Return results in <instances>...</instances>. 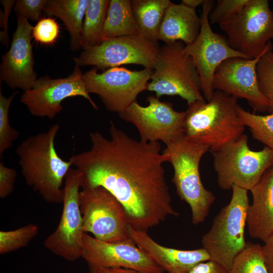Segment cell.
I'll return each mask as SVG.
<instances>
[{"mask_svg": "<svg viewBox=\"0 0 273 273\" xmlns=\"http://www.w3.org/2000/svg\"><path fill=\"white\" fill-rule=\"evenodd\" d=\"M110 138L89 133L90 148L69 160L81 175V188L102 187L120 202L129 225L147 232L169 216L173 208L158 142L136 141L110 121Z\"/></svg>", "mask_w": 273, "mask_h": 273, "instance_id": "6da1fadb", "label": "cell"}, {"mask_svg": "<svg viewBox=\"0 0 273 273\" xmlns=\"http://www.w3.org/2000/svg\"><path fill=\"white\" fill-rule=\"evenodd\" d=\"M60 125L27 138L17 147L16 154L26 184L47 202H63V181L73 166L58 154L55 140Z\"/></svg>", "mask_w": 273, "mask_h": 273, "instance_id": "7a4b0ae2", "label": "cell"}, {"mask_svg": "<svg viewBox=\"0 0 273 273\" xmlns=\"http://www.w3.org/2000/svg\"><path fill=\"white\" fill-rule=\"evenodd\" d=\"M162 154L171 163L174 175L172 181L177 195L186 202L192 212V222L197 225L205 220L215 197L204 187L199 164L210 147L183 134L167 144Z\"/></svg>", "mask_w": 273, "mask_h": 273, "instance_id": "3957f363", "label": "cell"}, {"mask_svg": "<svg viewBox=\"0 0 273 273\" xmlns=\"http://www.w3.org/2000/svg\"><path fill=\"white\" fill-rule=\"evenodd\" d=\"M184 122V134L210 148L223 145L244 134L239 120L238 99L215 90L209 101L188 104Z\"/></svg>", "mask_w": 273, "mask_h": 273, "instance_id": "277c9868", "label": "cell"}, {"mask_svg": "<svg viewBox=\"0 0 273 273\" xmlns=\"http://www.w3.org/2000/svg\"><path fill=\"white\" fill-rule=\"evenodd\" d=\"M230 202L213 219L202 244L210 260L228 271L236 256L245 248L244 231L249 207L248 191L234 186Z\"/></svg>", "mask_w": 273, "mask_h": 273, "instance_id": "5b68a950", "label": "cell"}, {"mask_svg": "<svg viewBox=\"0 0 273 273\" xmlns=\"http://www.w3.org/2000/svg\"><path fill=\"white\" fill-rule=\"evenodd\" d=\"M217 181L222 190L236 186L250 191L265 171L273 165V152L265 146L253 151L248 146V138L243 134L237 139L210 148Z\"/></svg>", "mask_w": 273, "mask_h": 273, "instance_id": "8992f818", "label": "cell"}, {"mask_svg": "<svg viewBox=\"0 0 273 273\" xmlns=\"http://www.w3.org/2000/svg\"><path fill=\"white\" fill-rule=\"evenodd\" d=\"M180 41L160 47L147 89L156 97L178 96L188 105L206 101L198 72L192 58L184 52Z\"/></svg>", "mask_w": 273, "mask_h": 273, "instance_id": "52a82bcc", "label": "cell"}, {"mask_svg": "<svg viewBox=\"0 0 273 273\" xmlns=\"http://www.w3.org/2000/svg\"><path fill=\"white\" fill-rule=\"evenodd\" d=\"M230 47L253 59L272 45L273 12L268 0H249L238 14L219 24Z\"/></svg>", "mask_w": 273, "mask_h": 273, "instance_id": "ba28073f", "label": "cell"}, {"mask_svg": "<svg viewBox=\"0 0 273 273\" xmlns=\"http://www.w3.org/2000/svg\"><path fill=\"white\" fill-rule=\"evenodd\" d=\"M83 231L108 243L131 240L129 224L122 205L102 187L84 188L79 192Z\"/></svg>", "mask_w": 273, "mask_h": 273, "instance_id": "9c48e42d", "label": "cell"}, {"mask_svg": "<svg viewBox=\"0 0 273 273\" xmlns=\"http://www.w3.org/2000/svg\"><path fill=\"white\" fill-rule=\"evenodd\" d=\"M152 73V69L130 70L121 67L98 73L94 68L83 74V79L89 94L98 95L107 110L119 115L147 89Z\"/></svg>", "mask_w": 273, "mask_h": 273, "instance_id": "30bf717a", "label": "cell"}, {"mask_svg": "<svg viewBox=\"0 0 273 273\" xmlns=\"http://www.w3.org/2000/svg\"><path fill=\"white\" fill-rule=\"evenodd\" d=\"M160 47L157 42L140 35L122 36L104 40L95 47L83 49L72 58L79 67L93 66L106 70L125 64H136L153 69Z\"/></svg>", "mask_w": 273, "mask_h": 273, "instance_id": "8fae6325", "label": "cell"}, {"mask_svg": "<svg viewBox=\"0 0 273 273\" xmlns=\"http://www.w3.org/2000/svg\"><path fill=\"white\" fill-rule=\"evenodd\" d=\"M214 1L205 0L200 15L201 29L196 39L185 46V53L190 56L199 75L201 90L207 102L212 98L214 89L213 77L217 67L225 60L234 57L248 59L232 48L227 38L213 31L209 15L214 7Z\"/></svg>", "mask_w": 273, "mask_h": 273, "instance_id": "7c38bea8", "label": "cell"}, {"mask_svg": "<svg viewBox=\"0 0 273 273\" xmlns=\"http://www.w3.org/2000/svg\"><path fill=\"white\" fill-rule=\"evenodd\" d=\"M63 209L56 230L44 241V248L69 261L81 257L84 234L79 195L81 175L76 169L67 173L63 187Z\"/></svg>", "mask_w": 273, "mask_h": 273, "instance_id": "4fadbf2b", "label": "cell"}, {"mask_svg": "<svg viewBox=\"0 0 273 273\" xmlns=\"http://www.w3.org/2000/svg\"><path fill=\"white\" fill-rule=\"evenodd\" d=\"M147 101L149 103L147 106L135 101L119 114L121 118L136 127L141 141H161L166 145L184 134L186 111H177L173 104L162 102L154 96L148 97Z\"/></svg>", "mask_w": 273, "mask_h": 273, "instance_id": "5bb4252c", "label": "cell"}, {"mask_svg": "<svg viewBox=\"0 0 273 273\" xmlns=\"http://www.w3.org/2000/svg\"><path fill=\"white\" fill-rule=\"evenodd\" d=\"M82 97L95 109L98 106L88 93L79 67L65 78H51L49 76L37 79L32 88L23 92L20 102L34 117L54 119L63 110L62 102L68 98Z\"/></svg>", "mask_w": 273, "mask_h": 273, "instance_id": "9a60e30c", "label": "cell"}, {"mask_svg": "<svg viewBox=\"0 0 273 273\" xmlns=\"http://www.w3.org/2000/svg\"><path fill=\"white\" fill-rule=\"evenodd\" d=\"M81 257L92 268L122 267L142 273L164 271L131 239L125 242L108 243L84 233Z\"/></svg>", "mask_w": 273, "mask_h": 273, "instance_id": "2e32d148", "label": "cell"}, {"mask_svg": "<svg viewBox=\"0 0 273 273\" xmlns=\"http://www.w3.org/2000/svg\"><path fill=\"white\" fill-rule=\"evenodd\" d=\"M261 56L253 59L234 57L223 61L214 75V90L246 100L253 113L268 112L269 104L260 91L256 72Z\"/></svg>", "mask_w": 273, "mask_h": 273, "instance_id": "e0dca14e", "label": "cell"}, {"mask_svg": "<svg viewBox=\"0 0 273 273\" xmlns=\"http://www.w3.org/2000/svg\"><path fill=\"white\" fill-rule=\"evenodd\" d=\"M17 17L10 48L2 57L0 79L10 88L25 92L32 88L37 79L31 43L33 26L27 19Z\"/></svg>", "mask_w": 273, "mask_h": 273, "instance_id": "ac0fdd59", "label": "cell"}, {"mask_svg": "<svg viewBox=\"0 0 273 273\" xmlns=\"http://www.w3.org/2000/svg\"><path fill=\"white\" fill-rule=\"evenodd\" d=\"M129 233L136 245L168 273H186L199 263L210 260L203 248L185 250L167 247L156 242L147 232L134 229L129 225Z\"/></svg>", "mask_w": 273, "mask_h": 273, "instance_id": "d6986e66", "label": "cell"}, {"mask_svg": "<svg viewBox=\"0 0 273 273\" xmlns=\"http://www.w3.org/2000/svg\"><path fill=\"white\" fill-rule=\"evenodd\" d=\"M250 191L252 202L248 210V233L265 242L273 235V165Z\"/></svg>", "mask_w": 273, "mask_h": 273, "instance_id": "ffe728a7", "label": "cell"}, {"mask_svg": "<svg viewBox=\"0 0 273 273\" xmlns=\"http://www.w3.org/2000/svg\"><path fill=\"white\" fill-rule=\"evenodd\" d=\"M201 25L200 17L195 9L171 2L160 28L159 40L165 44L180 41L185 46L189 45L199 35Z\"/></svg>", "mask_w": 273, "mask_h": 273, "instance_id": "44dd1931", "label": "cell"}, {"mask_svg": "<svg viewBox=\"0 0 273 273\" xmlns=\"http://www.w3.org/2000/svg\"><path fill=\"white\" fill-rule=\"evenodd\" d=\"M88 0H48L43 11L64 23L70 35V48L76 51L82 48L83 23Z\"/></svg>", "mask_w": 273, "mask_h": 273, "instance_id": "7402d4cb", "label": "cell"}, {"mask_svg": "<svg viewBox=\"0 0 273 273\" xmlns=\"http://www.w3.org/2000/svg\"><path fill=\"white\" fill-rule=\"evenodd\" d=\"M169 0H132L131 6L140 35L152 42L159 40V32Z\"/></svg>", "mask_w": 273, "mask_h": 273, "instance_id": "603a6c76", "label": "cell"}, {"mask_svg": "<svg viewBox=\"0 0 273 273\" xmlns=\"http://www.w3.org/2000/svg\"><path fill=\"white\" fill-rule=\"evenodd\" d=\"M140 35L130 0H110L102 32V42L122 36Z\"/></svg>", "mask_w": 273, "mask_h": 273, "instance_id": "cb8c5ba5", "label": "cell"}, {"mask_svg": "<svg viewBox=\"0 0 273 273\" xmlns=\"http://www.w3.org/2000/svg\"><path fill=\"white\" fill-rule=\"evenodd\" d=\"M109 0H88L81 34L82 49L95 47L102 42V32Z\"/></svg>", "mask_w": 273, "mask_h": 273, "instance_id": "d4e9b609", "label": "cell"}, {"mask_svg": "<svg viewBox=\"0 0 273 273\" xmlns=\"http://www.w3.org/2000/svg\"><path fill=\"white\" fill-rule=\"evenodd\" d=\"M237 110L240 121L249 129L252 137L273 152V114L251 113L239 105Z\"/></svg>", "mask_w": 273, "mask_h": 273, "instance_id": "484cf974", "label": "cell"}, {"mask_svg": "<svg viewBox=\"0 0 273 273\" xmlns=\"http://www.w3.org/2000/svg\"><path fill=\"white\" fill-rule=\"evenodd\" d=\"M228 273H269L262 246L248 242L235 258Z\"/></svg>", "mask_w": 273, "mask_h": 273, "instance_id": "4316f807", "label": "cell"}, {"mask_svg": "<svg viewBox=\"0 0 273 273\" xmlns=\"http://www.w3.org/2000/svg\"><path fill=\"white\" fill-rule=\"evenodd\" d=\"M39 226L30 223L11 231H0V254L4 255L27 247L37 236Z\"/></svg>", "mask_w": 273, "mask_h": 273, "instance_id": "83f0119b", "label": "cell"}, {"mask_svg": "<svg viewBox=\"0 0 273 273\" xmlns=\"http://www.w3.org/2000/svg\"><path fill=\"white\" fill-rule=\"evenodd\" d=\"M256 72L260 92L268 101L269 114H273V44L260 58Z\"/></svg>", "mask_w": 273, "mask_h": 273, "instance_id": "f1b7e54d", "label": "cell"}, {"mask_svg": "<svg viewBox=\"0 0 273 273\" xmlns=\"http://www.w3.org/2000/svg\"><path fill=\"white\" fill-rule=\"evenodd\" d=\"M17 92L9 97L3 95L0 90V157L3 158L5 152L10 149L20 136V132L13 128L9 122V110Z\"/></svg>", "mask_w": 273, "mask_h": 273, "instance_id": "f546056e", "label": "cell"}, {"mask_svg": "<svg viewBox=\"0 0 273 273\" xmlns=\"http://www.w3.org/2000/svg\"><path fill=\"white\" fill-rule=\"evenodd\" d=\"M60 33V27L55 19L51 17L42 18L33 27L32 37L41 44L55 43Z\"/></svg>", "mask_w": 273, "mask_h": 273, "instance_id": "4dcf8cb0", "label": "cell"}, {"mask_svg": "<svg viewBox=\"0 0 273 273\" xmlns=\"http://www.w3.org/2000/svg\"><path fill=\"white\" fill-rule=\"evenodd\" d=\"M249 0H218L209 15L211 24H219L238 14Z\"/></svg>", "mask_w": 273, "mask_h": 273, "instance_id": "1f68e13d", "label": "cell"}, {"mask_svg": "<svg viewBox=\"0 0 273 273\" xmlns=\"http://www.w3.org/2000/svg\"><path fill=\"white\" fill-rule=\"evenodd\" d=\"M48 0H17L14 10L17 16H22L28 20L38 21L44 10Z\"/></svg>", "mask_w": 273, "mask_h": 273, "instance_id": "d6a6232c", "label": "cell"}, {"mask_svg": "<svg viewBox=\"0 0 273 273\" xmlns=\"http://www.w3.org/2000/svg\"><path fill=\"white\" fill-rule=\"evenodd\" d=\"M16 170L0 163V198L5 199L13 191L17 177Z\"/></svg>", "mask_w": 273, "mask_h": 273, "instance_id": "836d02e7", "label": "cell"}, {"mask_svg": "<svg viewBox=\"0 0 273 273\" xmlns=\"http://www.w3.org/2000/svg\"><path fill=\"white\" fill-rule=\"evenodd\" d=\"M15 2L13 0L1 1V3L4 8V12L3 13L1 10V27L3 28V31H1L0 39L2 44L6 47H8L9 43L8 25L9 16L13 6L15 5Z\"/></svg>", "mask_w": 273, "mask_h": 273, "instance_id": "e575fe53", "label": "cell"}, {"mask_svg": "<svg viewBox=\"0 0 273 273\" xmlns=\"http://www.w3.org/2000/svg\"><path fill=\"white\" fill-rule=\"evenodd\" d=\"M228 270L212 260L202 262L186 273H228Z\"/></svg>", "mask_w": 273, "mask_h": 273, "instance_id": "d590c367", "label": "cell"}, {"mask_svg": "<svg viewBox=\"0 0 273 273\" xmlns=\"http://www.w3.org/2000/svg\"><path fill=\"white\" fill-rule=\"evenodd\" d=\"M262 246L265 263L269 273H273V235Z\"/></svg>", "mask_w": 273, "mask_h": 273, "instance_id": "8d00e7d4", "label": "cell"}, {"mask_svg": "<svg viewBox=\"0 0 273 273\" xmlns=\"http://www.w3.org/2000/svg\"><path fill=\"white\" fill-rule=\"evenodd\" d=\"M96 269L99 273H142L134 269L122 267L99 268Z\"/></svg>", "mask_w": 273, "mask_h": 273, "instance_id": "74e56055", "label": "cell"}, {"mask_svg": "<svg viewBox=\"0 0 273 273\" xmlns=\"http://www.w3.org/2000/svg\"><path fill=\"white\" fill-rule=\"evenodd\" d=\"M205 0H182L181 3L183 5L193 9L202 5Z\"/></svg>", "mask_w": 273, "mask_h": 273, "instance_id": "f35d334b", "label": "cell"}, {"mask_svg": "<svg viewBox=\"0 0 273 273\" xmlns=\"http://www.w3.org/2000/svg\"><path fill=\"white\" fill-rule=\"evenodd\" d=\"M88 273H99L96 268L89 267V270Z\"/></svg>", "mask_w": 273, "mask_h": 273, "instance_id": "ab89813d", "label": "cell"}, {"mask_svg": "<svg viewBox=\"0 0 273 273\" xmlns=\"http://www.w3.org/2000/svg\"><path fill=\"white\" fill-rule=\"evenodd\" d=\"M272 11V12H273V10Z\"/></svg>", "mask_w": 273, "mask_h": 273, "instance_id": "60d3db41", "label": "cell"}]
</instances>
